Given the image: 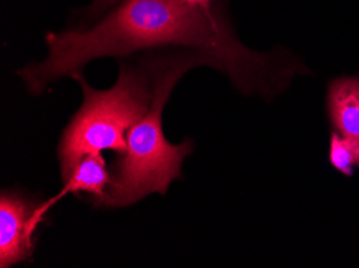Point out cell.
Returning <instances> with one entry per match:
<instances>
[{
  "label": "cell",
  "instance_id": "1",
  "mask_svg": "<svg viewBox=\"0 0 359 268\" xmlns=\"http://www.w3.org/2000/svg\"><path fill=\"white\" fill-rule=\"evenodd\" d=\"M47 57L18 71L34 97L62 78H74L99 58L133 57L155 50L201 55L243 95L282 94L306 64L287 50L255 52L238 41L224 2L200 7L184 0H121L86 27L46 36Z\"/></svg>",
  "mask_w": 359,
  "mask_h": 268
},
{
  "label": "cell",
  "instance_id": "2",
  "mask_svg": "<svg viewBox=\"0 0 359 268\" xmlns=\"http://www.w3.org/2000/svg\"><path fill=\"white\" fill-rule=\"evenodd\" d=\"M208 66L201 55L190 50H155L154 100L149 111L129 129L126 148L111 169V183L99 207H128L158 193L166 195L170 185L181 178L182 164L194 151L186 139L174 145L163 132V109L181 78L195 66Z\"/></svg>",
  "mask_w": 359,
  "mask_h": 268
},
{
  "label": "cell",
  "instance_id": "3",
  "mask_svg": "<svg viewBox=\"0 0 359 268\" xmlns=\"http://www.w3.org/2000/svg\"><path fill=\"white\" fill-rule=\"evenodd\" d=\"M73 79L81 84L84 101L60 139L58 162L62 182L90 153L124 151L129 129L144 118L154 100L155 52H145L134 63H119L116 84L108 90L90 87L84 73Z\"/></svg>",
  "mask_w": 359,
  "mask_h": 268
},
{
  "label": "cell",
  "instance_id": "4",
  "mask_svg": "<svg viewBox=\"0 0 359 268\" xmlns=\"http://www.w3.org/2000/svg\"><path fill=\"white\" fill-rule=\"evenodd\" d=\"M39 206L21 193L2 190L0 195V267L28 262L34 253Z\"/></svg>",
  "mask_w": 359,
  "mask_h": 268
},
{
  "label": "cell",
  "instance_id": "5",
  "mask_svg": "<svg viewBox=\"0 0 359 268\" xmlns=\"http://www.w3.org/2000/svg\"><path fill=\"white\" fill-rule=\"evenodd\" d=\"M111 178V171L108 169L107 160L102 156V153H90V155L84 156L78 166L74 167L72 175L63 182V188L53 198L42 202L39 206V209H37V220L42 222L48 209L68 195L89 193L94 198V206L99 207L102 201L105 199Z\"/></svg>",
  "mask_w": 359,
  "mask_h": 268
},
{
  "label": "cell",
  "instance_id": "6",
  "mask_svg": "<svg viewBox=\"0 0 359 268\" xmlns=\"http://www.w3.org/2000/svg\"><path fill=\"white\" fill-rule=\"evenodd\" d=\"M327 113L334 132L359 148V78H339L330 82Z\"/></svg>",
  "mask_w": 359,
  "mask_h": 268
},
{
  "label": "cell",
  "instance_id": "7",
  "mask_svg": "<svg viewBox=\"0 0 359 268\" xmlns=\"http://www.w3.org/2000/svg\"><path fill=\"white\" fill-rule=\"evenodd\" d=\"M330 166L344 175L355 174L359 169V148L340 134L332 132L329 145Z\"/></svg>",
  "mask_w": 359,
  "mask_h": 268
},
{
  "label": "cell",
  "instance_id": "8",
  "mask_svg": "<svg viewBox=\"0 0 359 268\" xmlns=\"http://www.w3.org/2000/svg\"><path fill=\"white\" fill-rule=\"evenodd\" d=\"M119 2H121V0H92L90 5H87L83 10L84 23H94V21L102 18L108 10H111Z\"/></svg>",
  "mask_w": 359,
  "mask_h": 268
},
{
  "label": "cell",
  "instance_id": "9",
  "mask_svg": "<svg viewBox=\"0 0 359 268\" xmlns=\"http://www.w3.org/2000/svg\"><path fill=\"white\" fill-rule=\"evenodd\" d=\"M184 2L200 5V7H211V5H215V0H184Z\"/></svg>",
  "mask_w": 359,
  "mask_h": 268
}]
</instances>
